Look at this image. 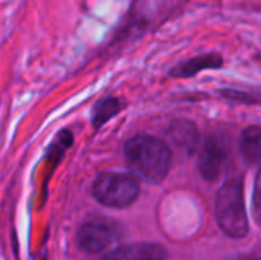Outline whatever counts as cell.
Here are the masks:
<instances>
[{
  "mask_svg": "<svg viewBox=\"0 0 261 260\" xmlns=\"http://www.w3.org/2000/svg\"><path fill=\"white\" fill-rule=\"evenodd\" d=\"M124 156L130 170L153 184L162 182L171 166V152L168 146L150 135H136L124 146Z\"/></svg>",
  "mask_w": 261,
  "mask_h": 260,
  "instance_id": "6da1fadb",
  "label": "cell"
},
{
  "mask_svg": "<svg viewBox=\"0 0 261 260\" xmlns=\"http://www.w3.org/2000/svg\"><path fill=\"white\" fill-rule=\"evenodd\" d=\"M216 219L222 231L234 239H242L249 233L248 213L243 187L240 181H228L216 198Z\"/></svg>",
  "mask_w": 261,
  "mask_h": 260,
  "instance_id": "7a4b0ae2",
  "label": "cell"
},
{
  "mask_svg": "<svg viewBox=\"0 0 261 260\" xmlns=\"http://www.w3.org/2000/svg\"><path fill=\"white\" fill-rule=\"evenodd\" d=\"M141 187L135 175L106 172L96 176L92 185L93 198L110 208L130 207L139 196Z\"/></svg>",
  "mask_w": 261,
  "mask_h": 260,
  "instance_id": "3957f363",
  "label": "cell"
},
{
  "mask_svg": "<svg viewBox=\"0 0 261 260\" xmlns=\"http://www.w3.org/2000/svg\"><path fill=\"white\" fill-rule=\"evenodd\" d=\"M119 234L116 222L106 218H93L81 225L76 234L78 247L87 254H98L107 250Z\"/></svg>",
  "mask_w": 261,
  "mask_h": 260,
  "instance_id": "277c9868",
  "label": "cell"
},
{
  "mask_svg": "<svg viewBox=\"0 0 261 260\" xmlns=\"http://www.w3.org/2000/svg\"><path fill=\"white\" fill-rule=\"evenodd\" d=\"M226 161V147L217 136H208L202 146L199 172L206 181H216Z\"/></svg>",
  "mask_w": 261,
  "mask_h": 260,
  "instance_id": "5b68a950",
  "label": "cell"
},
{
  "mask_svg": "<svg viewBox=\"0 0 261 260\" xmlns=\"http://www.w3.org/2000/svg\"><path fill=\"white\" fill-rule=\"evenodd\" d=\"M167 250L158 244H127L121 245L110 253H107L102 260H165Z\"/></svg>",
  "mask_w": 261,
  "mask_h": 260,
  "instance_id": "8992f818",
  "label": "cell"
},
{
  "mask_svg": "<svg viewBox=\"0 0 261 260\" xmlns=\"http://www.w3.org/2000/svg\"><path fill=\"white\" fill-rule=\"evenodd\" d=\"M223 64V58L219 54H203L190 60H185L179 64H176L171 70L170 75L176 78H190L197 75L200 70L206 69H219Z\"/></svg>",
  "mask_w": 261,
  "mask_h": 260,
  "instance_id": "52a82bcc",
  "label": "cell"
},
{
  "mask_svg": "<svg viewBox=\"0 0 261 260\" xmlns=\"http://www.w3.org/2000/svg\"><path fill=\"white\" fill-rule=\"evenodd\" d=\"M240 153L248 164L261 162V127L249 126L240 136Z\"/></svg>",
  "mask_w": 261,
  "mask_h": 260,
  "instance_id": "ba28073f",
  "label": "cell"
},
{
  "mask_svg": "<svg viewBox=\"0 0 261 260\" xmlns=\"http://www.w3.org/2000/svg\"><path fill=\"white\" fill-rule=\"evenodd\" d=\"M170 138L174 144H177L179 147H184V150L190 153L194 152L197 141H199L197 132L191 123H174L170 132Z\"/></svg>",
  "mask_w": 261,
  "mask_h": 260,
  "instance_id": "9c48e42d",
  "label": "cell"
},
{
  "mask_svg": "<svg viewBox=\"0 0 261 260\" xmlns=\"http://www.w3.org/2000/svg\"><path fill=\"white\" fill-rule=\"evenodd\" d=\"M122 109V103L118 98H104L101 100L95 109H93V115H92V124L95 129L102 127L109 120H112L115 115H118Z\"/></svg>",
  "mask_w": 261,
  "mask_h": 260,
  "instance_id": "30bf717a",
  "label": "cell"
},
{
  "mask_svg": "<svg viewBox=\"0 0 261 260\" xmlns=\"http://www.w3.org/2000/svg\"><path fill=\"white\" fill-rule=\"evenodd\" d=\"M254 213L257 222L261 225V170L257 173L254 185Z\"/></svg>",
  "mask_w": 261,
  "mask_h": 260,
  "instance_id": "8fae6325",
  "label": "cell"
},
{
  "mask_svg": "<svg viewBox=\"0 0 261 260\" xmlns=\"http://www.w3.org/2000/svg\"><path fill=\"white\" fill-rule=\"evenodd\" d=\"M222 95L223 97H226V98H231V100H239V101H245V103H258L257 100H254L251 95H248V93H242V92H237V90H223L222 92Z\"/></svg>",
  "mask_w": 261,
  "mask_h": 260,
  "instance_id": "7c38bea8",
  "label": "cell"
},
{
  "mask_svg": "<svg viewBox=\"0 0 261 260\" xmlns=\"http://www.w3.org/2000/svg\"><path fill=\"white\" fill-rule=\"evenodd\" d=\"M237 260H261V259H257V257H240V259Z\"/></svg>",
  "mask_w": 261,
  "mask_h": 260,
  "instance_id": "4fadbf2b",
  "label": "cell"
}]
</instances>
